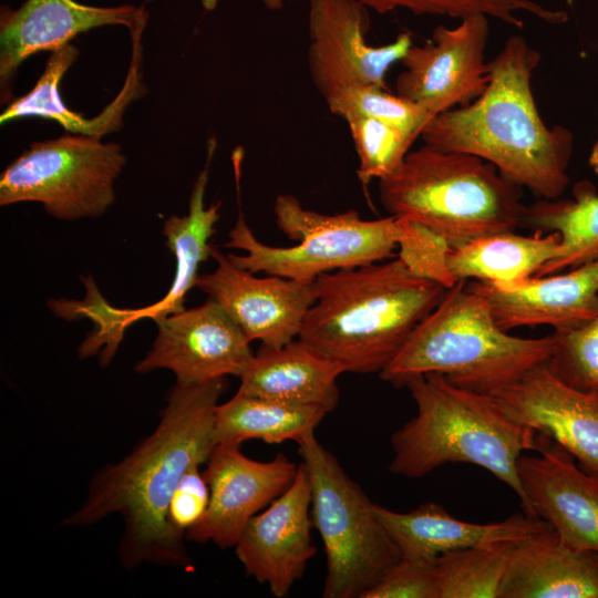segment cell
<instances>
[{
    "mask_svg": "<svg viewBox=\"0 0 598 598\" xmlns=\"http://www.w3.org/2000/svg\"><path fill=\"white\" fill-rule=\"evenodd\" d=\"M359 159L357 175L365 187L373 179L392 174L417 138L386 122L349 114L343 117Z\"/></svg>",
    "mask_w": 598,
    "mask_h": 598,
    "instance_id": "30",
    "label": "cell"
},
{
    "mask_svg": "<svg viewBox=\"0 0 598 598\" xmlns=\"http://www.w3.org/2000/svg\"><path fill=\"white\" fill-rule=\"evenodd\" d=\"M297 471L298 465L282 453L260 462L244 455L239 445L216 444L203 471L209 504L185 538L235 547L248 522L290 486Z\"/></svg>",
    "mask_w": 598,
    "mask_h": 598,
    "instance_id": "14",
    "label": "cell"
},
{
    "mask_svg": "<svg viewBox=\"0 0 598 598\" xmlns=\"http://www.w3.org/2000/svg\"><path fill=\"white\" fill-rule=\"evenodd\" d=\"M155 322L157 336L135 365L138 373L165 369L178 383H205L228 375L240 378L255 355L241 329L210 298Z\"/></svg>",
    "mask_w": 598,
    "mask_h": 598,
    "instance_id": "12",
    "label": "cell"
},
{
    "mask_svg": "<svg viewBox=\"0 0 598 598\" xmlns=\"http://www.w3.org/2000/svg\"><path fill=\"white\" fill-rule=\"evenodd\" d=\"M548 369L569 386L598 398V311L588 321L554 330Z\"/></svg>",
    "mask_w": 598,
    "mask_h": 598,
    "instance_id": "31",
    "label": "cell"
},
{
    "mask_svg": "<svg viewBox=\"0 0 598 598\" xmlns=\"http://www.w3.org/2000/svg\"><path fill=\"white\" fill-rule=\"evenodd\" d=\"M134 54L126 81L117 96L94 118L70 110L60 95L64 73L79 55L78 49L68 44L53 52L35 85L23 96L13 100L1 113L0 123L6 124L28 116H38L59 123L66 132L101 138L120 130L128 104L141 93L140 38L134 40Z\"/></svg>",
    "mask_w": 598,
    "mask_h": 598,
    "instance_id": "24",
    "label": "cell"
},
{
    "mask_svg": "<svg viewBox=\"0 0 598 598\" xmlns=\"http://www.w3.org/2000/svg\"><path fill=\"white\" fill-rule=\"evenodd\" d=\"M146 13L130 4L93 7L74 0H27L17 10L4 9L0 20L1 94L20 64L42 51H55L90 29L122 24L134 32L145 25Z\"/></svg>",
    "mask_w": 598,
    "mask_h": 598,
    "instance_id": "18",
    "label": "cell"
},
{
    "mask_svg": "<svg viewBox=\"0 0 598 598\" xmlns=\"http://www.w3.org/2000/svg\"><path fill=\"white\" fill-rule=\"evenodd\" d=\"M523 223L535 231L556 233L560 239L557 256L535 277L598 259V194L587 181L575 185L570 199H542L526 207Z\"/></svg>",
    "mask_w": 598,
    "mask_h": 598,
    "instance_id": "27",
    "label": "cell"
},
{
    "mask_svg": "<svg viewBox=\"0 0 598 598\" xmlns=\"http://www.w3.org/2000/svg\"><path fill=\"white\" fill-rule=\"evenodd\" d=\"M554 346L553 333L508 334L495 322L488 302L460 280L379 374L401 386L414 377L439 373L457 386L489 394L546 363Z\"/></svg>",
    "mask_w": 598,
    "mask_h": 598,
    "instance_id": "5",
    "label": "cell"
},
{
    "mask_svg": "<svg viewBox=\"0 0 598 598\" xmlns=\"http://www.w3.org/2000/svg\"><path fill=\"white\" fill-rule=\"evenodd\" d=\"M274 212L278 228L298 244L275 247L261 243L239 209L225 245L246 252L228 255L236 266L254 274L313 282L323 274L382 261L396 248V218L392 215L368 220L354 209L320 214L305 208L290 194L276 198Z\"/></svg>",
    "mask_w": 598,
    "mask_h": 598,
    "instance_id": "7",
    "label": "cell"
},
{
    "mask_svg": "<svg viewBox=\"0 0 598 598\" xmlns=\"http://www.w3.org/2000/svg\"><path fill=\"white\" fill-rule=\"evenodd\" d=\"M396 218L398 258L414 276L437 282L446 289L457 280L450 271L448 241L429 227L406 218Z\"/></svg>",
    "mask_w": 598,
    "mask_h": 598,
    "instance_id": "33",
    "label": "cell"
},
{
    "mask_svg": "<svg viewBox=\"0 0 598 598\" xmlns=\"http://www.w3.org/2000/svg\"><path fill=\"white\" fill-rule=\"evenodd\" d=\"M215 147V140H209L206 165L194 184L188 214L182 217L171 216L163 226L166 245L176 260L172 285L159 301L148 307L118 309L120 322L124 330L144 318L156 321L185 310V297L193 287H196L199 267L212 257L209 239L219 219L220 203L206 207L204 198Z\"/></svg>",
    "mask_w": 598,
    "mask_h": 598,
    "instance_id": "23",
    "label": "cell"
},
{
    "mask_svg": "<svg viewBox=\"0 0 598 598\" xmlns=\"http://www.w3.org/2000/svg\"><path fill=\"white\" fill-rule=\"evenodd\" d=\"M550 441L539 456L518 458L523 509L547 522L569 547L598 553V477L579 470L574 456Z\"/></svg>",
    "mask_w": 598,
    "mask_h": 598,
    "instance_id": "17",
    "label": "cell"
},
{
    "mask_svg": "<svg viewBox=\"0 0 598 598\" xmlns=\"http://www.w3.org/2000/svg\"><path fill=\"white\" fill-rule=\"evenodd\" d=\"M435 559L402 556L363 598H439Z\"/></svg>",
    "mask_w": 598,
    "mask_h": 598,
    "instance_id": "34",
    "label": "cell"
},
{
    "mask_svg": "<svg viewBox=\"0 0 598 598\" xmlns=\"http://www.w3.org/2000/svg\"><path fill=\"white\" fill-rule=\"evenodd\" d=\"M311 486V519L327 557L324 598H363L402 553L360 485L315 434L298 443Z\"/></svg>",
    "mask_w": 598,
    "mask_h": 598,
    "instance_id": "8",
    "label": "cell"
},
{
    "mask_svg": "<svg viewBox=\"0 0 598 598\" xmlns=\"http://www.w3.org/2000/svg\"><path fill=\"white\" fill-rule=\"evenodd\" d=\"M556 233L518 235L513 231L492 234L452 248L448 268L460 281H485L513 286L535 277L559 251Z\"/></svg>",
    "mask_w": 598,
    "mask_h": 598,
    "instance_id": "25",
    "label": "cell"
},
{
    "mask_svg": "<svg viewBox=\"0 0 598 598\" xmlns=\"http://www.w3.org/2000/svg\"><path fill=\"white\" fill-rule=\"evenodd\" d=\"M126 157L116 143L81 134L34 142L1 174L0 205L42 204L61 220L96 218L115 200Z\"/></svg>",
    "mask_w": 598,
    "mask_h": 598,
    "instance_id": "9",
    "label": "cell"
},
{
    "mask_svg": "<svg viewBox=\"0 0 598 598\" xmlns=\"http://www.w3.org/2000/svg\"><path fill=\"white\" fill-rule=\"evenodd\" d=\"M380 202L390 215L417 221L452 248L492 234L513 231L526 207L520 187L491 163L423 144L379 181Z\"/></svg>",
    "mask_w": 598,
    "mask_h": 598,
    "instance_id": "6",
    "label": "cell"
},
{
    "mask_svg": "<svg viewBox=\"0 0 598 598\" xmlns=\"http://www.w3.org/2000/svg\"><path fill=\"white\" fill-rule=\"evenodd\" d=\"M467 286L488 302L495 322L505 331L533 326L571 328L598 311V259L513 286L476 280Z\"/></svg>",
    "mask_w": 598,
    "mask_h": 598,
    "instance_id": "19",
    "label": "cell"
},
{
    "mask_svg": "<svg viewBox=\"0 0 598 598\" xmlns=\"http://www.w3.org/2000/svg\"><path fill=\"white\" fill-rule=\"evenodd\" d=\"M225 389L226 378L176 382L155 430L94 474L84 502L63 524L86 527L120 514L118 557L125 568L147 563L189 569L186 538L171 526L168 508L185 472L206 463L216 446L215 412Z\"/></svg>",
    "mask_w": 598,
    "mask_h": 598,
    "instance_id": "1",
    "label": "cell"
},
{
    "mask_svg": "<svg viewBox=\"0 0 598 598\" xmlns=\"http://www.w3.org/2000/svg\"><path fill=\"white\" fill-rule=\"evenodd\" d=\"M217 0H204L206 8H212ZM262 4L269 10H279L282 8L283 0H261Z\"/></svg>",
    "mask_w": 598,
    "mask_h": 598,
    "instance_id": "36",
    "label": "cell"
},
{
    "mask_svg": "<svg viewBox=\"0 0 598 598\" xmlns=\"http://www.w3.org/2000/svg\"><path fill=\"white\" fill-rule=\"evenodd\" d=\"M416 415L391 437L389 471L419 478L447 463L477 465L505 483L524 503L517 462L550 440L509 419L491 395L451 383L444 375H417L404 384Z\"/></svg>",
    "mask_w": 598,
    "mask_h": 598,
    "instance_id": "4",
    "label": "cell"
},
{
    "mask_svg": "<svg viewBox=\"0 0 598 598\" xmlns=\"http://www.w3.org/2000/svg\"><path fill=\"white\" fill-rule=\"evenodd\" d=\"M499 598H598V553L548 529L513 544Z\"/></svg>",
    "mask_w": 598,
    "mask_h": 598,
    "instance_id": "21",
    "label": "cell"
},
{
    "mask_svg": "<svg viewBox=\"0 0 598 598\" xmlns=\"http://www.w3.org/2000/svg\"><path fill=\"white\" fill-rule=\"evenodd\" d=\"M513 544L467 547L437 556L439 598H499Z\"/></svg>",
    "mask_w": 598,
    "mask_h": 598,
    "instance_id": "28",
    "label": "cell"
},
{
    "mask_svg": "<svg viewBox=\"0 0 598 598\" xmlns=\"http://www.w3.org/2000/svg\"><path fill=\"white\" fill-rule=\"evenodd\" d=\"M311 486L300 463L290 486L246 525L236 555L271 595H289L317 553L311 539Z\"/></svg>",
    "mask_w": 598,
    "mask_h": 598,
    "instance_id": "15",
    "label": "cell"
},
{
    "mask_svg": "<svg viewBox=\"0 0 598 598\" xmlns=\"http://www.w3.org/2000/svg\"><path fill=\"white\" fill-rule=\"evenodd\" d=\"M369 11L358 0H309L308 69L324 102L350 87L386 89L388 72L413 44L409 32L384 45L369 44Z\"/></svg>",
    "mask_w": 598,
    "mask_h": 598,
    "instance_id": "10",
    "label": "cell"
},
{
    "mask_svg": "<svg viewBox=\"0 0 598 598\" xmlns=\"http://www.w3.org/2000/svg\"><path fill=\"white\" fill-rule=\"evenodd\" d=\"M539 61L524 37H509L487 62L484 92L435 115L421 133L423 143L477 156L543 199L558 198L569 183L574 135L565 126H547L539 114L532 90Z\"/></svg>",
    "mask_w": 598,
    "mask_h": 598,
    "instance_id": "2",
    "label": "cell"
},
{
    "mask_svg": "<svg viewBox=\"0 0 598 598\" xmlns=\"http://www.w3.org/2000/svg\"><path fill=\"white\" fill-rule=\"evenodd\" d=\"M200 466H193L181 478L168 508V522L181 535L196 525L209 504V486Z\"/></svg>",
    "mask_w": 598,
    "mask_h": 598,
    "instance_id": "35",
    "label": "cell"
},
{
    "mask_svg": "<svg viewBox=\"0 0 598 598\" xmlns=\"http://www.w3.org/2000/svg\"><path fill=\"white\" fill-rule=\"evenodd\" d=\"M346 370L300 340L280 347L261 344L240 377L237 392L332 411L339 401L337 380Z\"/></svg>",
    "mask_w": 598,
    "mask_h": 598,
    "instance_id": "22",
    "label": "cell"
},
{
    "mask_svg": "<svg viewBox=\"0 0 598 598\" xmlns=\"http://www.w3.org/2000/svg\"><path fill=\"white\" fill-rule=\"evenodd\" d=\"M317 298L298 340L346 372L380 373L447 289L412 275L396 257L315 280Z\"/></svg>",
    "mask_w": 598,
    "mask_h": 598,
    "instance_id": "3",
    "label": "cell"
},
{
    "mask_svg": "<svg viewBox=\"0 0 598 598\" xmlns=\"http://www.w3.org/2000/svg\"><path fill=\"white\" fill-rule=\"evenodd\" d=\"M374 512L402 556L433 560L461 548L517 543L550 527L544 519L516 514L503 522L478 524L457 519L436 503L399 513L374 504Z\"/></svg>",
    "mask_w": 598,
    "mask_h": 598,
    "instance_id": "20",
    "label": "cell"
},
{
    "mask_svg": "<svg viewBox=\"0 0 598 598\" xmlns=\"http://www.w3.org/2000/svg\"><path fill=\"white\" fill-rule=\"evenodd\" d=\"M216 268L199 275L196 287L216 301L251 342L280 348L298 338L317 298L313 282L254 272L236 266L212 245Z\"/></svg>",
    "mask_w": 598,
    "mask_h": 598,
    "instance_id": "13",
    "label": "cell"
},
{
    "mask_svg": "<svg viewBox=\"0 0 598 598\" xmlns=\"http://www.w3.org/2000/svg\"><path fill=\"white\" fill-rule=\"evenodd\" d=\"M319 406L301 405L251 396L237 392L218 404L215 412L216 444L240 445L256 439L267 444H280L313 435L327 415Z\"/></svg>",
    "mask_w": 598,
    "mask_h": 598,
    "instance_id": "26",
    "label": "cell"
},
{
    "mask_svg": "<svg viewBox=\"0 0 598 598\" xmlns=\"http://www.w3.org/2000/svg\"><path fill=\"white\" fill-rule=\"evenodd\" d=\"M515 422L549 437L598 477V398L580 392L540 364L489 393Z\"/></svg>",
    "mask_w": 598,
    "mask_h": 598,
    "instance_id": "16",
    "label": "cell"
},
{
    "mask_svg": "<svg viewBox=\"0 0 598 598\" xmlns=\"http://www.w3.org/2000/svg\"><path fill=\"white\" fill-rule=\"evenodd\" d=\"M588 163L590 167L592 168V171L595 172V174L598 176V141L591 147Z\"/></svg>",
    "mask_w": 598,
    "mask_h": 598,
    "instance_id": "37",
    "label": "cell"
},
{
    "mask_svg": "<svg viewBox=\"0 0 598 598\" xmlns=\"http://www.w3.org/2000/svg\"><path fill=\"white\" fill-rule=\"evenodd\" d=\"M369 10L384 14L408 10L414 14L445 16L462 19L482 13L515 28L524 25L518 13L524 11L547 23H564L568 16L563 10L546 8L532 0H358Z\"/></svg>",
    "mask_w": 598,
    "mask_h": 598,
    "instance_id": "29",
    "label": "cell"
},
{
    "mask_svg": "<svg viewBox=\"0 0 598 598\" xmlns=\"http://www.w3.org/2000/svg\"><path fill=\"white\" fill-rule=\"evenodd\" d=\"M460 20L455 28L437 25L431 39L412 44L395 81L398 95L423 105L433 117L470 104L489 80L485 61L488 17L476 13Z\"/></svg>",
    "mask_w": 598,
    "mask_h": 598,
    "instance_id": "11",
    "label": "cell"
},
{
    "mask_svg": "<svg viewBox=\"0 0 598 598\" xmlns=\"http://www.w3.org/2000/svg\"><path fill=\"white\" fill-rule=\"evenodd\" d=\"M330 112L340 117L360 114L373 117L420 137L433 115L423 105L392 94L384 87L355 86L346 89L326 102Z\"/></svg>",
    "mask_w": 598,
    "mask_h": 598,
    "instance_id": "32",
    "label": "cell"
}]
</instances>
